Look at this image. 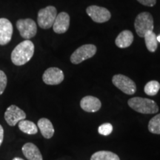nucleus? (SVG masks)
<instances>
[{
    "mask_svg": "<svg viewBox=\"0 0 160 160\" xmlns=\"http://www.w3.org/2000/svg\"><path fill=\"white\" fill-rule=\"evenodd\" d=\"M34 45L30 40H25L16 46L11 53V61L15 65L21 66L28 62L34 53Z\"/></svg>",
    "mask_w": 160,
    "mask_h": 160,
    "instance_id": "1",
    "label": "nucleus"
},
{
    "mask_svg": "<svg viewBox=\"0 0 160 160\" xmlns=\"http://www.w3.org/2000/svg\"><path fill=\"white\" fill-rule=\"evenodd\" d=\"M129 107L144 114H153L159 111V107L153 100L142 97L131 98L128 102Z\"/></svg>",
    "mask_w": 160,
    "mask_h": 160,
    "instance_id": "2",
    "label": "nucleus"
},
{
    "mask_svg": "<svg viewBox=\"0 0 160 160\" xmlns=\"http://www.w3.org/2000/svg\"><path fill=\"white\" fill-rule=\"evenodd\" d=\"M135 30L140 37H145V33L153 30V18L148 12H142L137 16L134 22Z\"/></svg>",
    "mask_w": 160,
    "mask_h": 160,
    "instance_id": "3",
    "label": "nucleus"
},
{
    "mask_svg": "<svg viewBox=\"0 0 160 160\" xmlns=\"http://www.w3.org/2000/svg\"><path fill=\"white\" fill-rule=\"evenodd\" d=\"M57 16V8L53 6H48L38 12L37 23L41 28L49 29L53 27Z\"/></svg>",
    "mask_w": 160,
    "mask_h": 160,
    "instance_id": "4",
    "label": "nucleus"
},
{
    "mask_svg": "<svg viewBox=\"0 0 160 160\" xmlns=\"http://www.w3.org/2000/svg\"><path fill=\"white\" fill-rule=\"evenodd\" d=\"M97 48L94 45L88 44L82 45L79 48L72 53L71 56V62L74 65H78L85 60L93 57L97 53Z\"/></svg>",
    "mask_w": 160,
    "mask_h": 160,
    "instance_id": "5",
    "label": "nucleus"
},
{
    "mask_svg": "<svg viewBox=\"0 0 160 160\" xmlns=\"http://www.w3.org/2000/svg\"><path fill=\"white\" fill-rule=\"evenodd\" d=\"M112 82L117 88L128 95L134 94L137 91V85L133 80L122 74L113 76Z\"/></svg>",
    "mask_w": 160,
    "mask_h": 160,
    "instance_id": "6",
    "label": "nucleus"
},
{
    "mask_svg": "<svg viewBox=\"0 0 160 160\" xmlns=\"http://www.w3.org/2000/svg\"><path fill=\"white\" fill-rule=\"evenodd\" d=\"M17 28L21 37L25 40H30L37 34V23L31 19H19L17 22Z\"/></svg>",
    "mask_w": 160,
    "mask_h": 160,
    "instance_id": "7",
    "label": "nucleus"
},
{
    "mask_svg": "<svg viewBox=\"0 0 160 160\" xmlns=\"http://www.w3.org/2000/svg\"><path fill=\"white\" fill-rule=\"evenodd\" d=\"M87 14L97 23H104L110 20L111 14L107 8L97 5H91L86 9Z\"/></svg>",
    "mask_w": 160,
    "mask_h": 160,
    "instance_id": "8",
    "label": "nucleus"
},
{
    "mask_svg": "<svg viewBox=\"0 0 160 160\" xmlns=\"http://www.w3.org/2000/svg\"><path fill=\"white\" fill-rule=\"evenodd\" d=\"M26 118L25 113L17 105H12L5 112V119L10 126H15Z\"/></svg>",
    "mask_w": 160,
    "mask_h": 160,
    "instance_id": "9",
    "label": "nucleus"
},
{
    "mask_svg": "<svg viewBox=\"0 0 160 160\" xmlns=\"http://www.w3.org/2000/svg\"><path fill=\"white\" fill-rule=\"evenodd\" d=\"M65 76L62 70L58 68H49L45 71L42 80L46 85H57L62 82Z\"/></svg>",
    "mask_w": 160,
    "mask_h": 160,
    "instance_id": "10",
    "label": "nucleus"
},
{
    "mask_svg": "<svg viewBox=\"0 0 160 160\" xmlns=\"http://www.w3.org/2000/svg\"><path fill=\"white\" fill-rule=\"evenodd\" d=\"M13 31L11 22L6 18H0V45H5L11 42Z\"/></svg>",
    "mask_w": 160,
    "mask_h": 160,
    "instance_id": "11",
    "label": "nucleus"
},
{
    "mask_svg": "<svg viewBox=\"0 0 160 160\" xmlns=\"http://www.w3.org/2000/svg\"><path fill=\"white\" fill-rule=\"evenodd\" d=\"M70 16L66 12H61L56 17L53 25V29L55 33L62 34L65 33L69 28Z\"/></svg>",
    "mask_w": 160,
    "mask_h": 160,
    "instance_id": "12",
    "label": "nucleus"
},
{
    "mask_svg": "<svg viewBox=\"0 0 160 160\" xmlns=\"http://www.w3.org/2000/svg\"><path fill=\"white\" fill-rule=\"evenodd\" d=\"M80 106L83 111L88 113H94L99 111L102 107L101 101L98 98L93 96H86L82 99Z\"/></svg>",
    "mask_w": 160,
    "mask_h": 160,
    "instance_id": "13",
    "label": "nucleus"
},
{
    "mask_svg": "<svg viewBox=\"0 0 160 160\" xmlns=\"http://www.w3.org/2000/svg\"><path fill=\"white\" fill-rule=\"evenodd\" d=\"M22 151L24 156L28 160H43L41 152L34 144L31 142L25 144L22 146Z\"/></svg>",
    "mask_w": 160,
    "mask_h": 160,
    "instance_id": "14",
    "label": "nucleus"
},
{
    "mask_svg": "<svg viewBox=\"0 0 160 160\" xmlns=\"http://www.w3.org/2000/svg\"><path fill=\"white\" fill-rule=\"evenodd\" d=\"M133 41V35L131 31L125 30L122 31L117 36L115 40V44L119 48H126L132 45Z\"/></svg>",
    "mask_w": 160,
    "mask_h": 160,
    "instance_id": "15",
    "label": "nucleus"
},
{
    "mask_svg": "<svg viewBox=\"0 0 160 160\" xmlns=\"http://www.w3.org/2000/svg\"><path fill=\"white\" fill-rule=\"evenodd\" d=\"M37 126L39 128L42 135L45 139H51L54 134V128L53 124L48 119L42 118L38 121Z\"/></svg>",
    "mask_w": 160,
    "mask_h": 160,
    "instance_id": "16",
    "label": "nucleus"
},
{
    "mask_svg": "<svg viewBox=\"0 0 160 160\" xmlns=\"http://www.w3.org/2000/svg\"><path fill=\"white\" fill-rule=\"evenodd\" d=\"M18 125H19L20 131H22L23 133H27V134L33 135L37 133L38 132V128L37 125H35V123H33L31 121H29V120H22L18 123Z\"/></svg>",
    "mask_w": 160,
    "mask_h": 160,
    "instance_id": "17",
    "label": "nucleus"
},
{
    "mask_svg": "<svg viewBox=\"0 0 160 160\" xmlns=\"http://www.w3.org/2000/svg\"><path fill=\"white\" fill-rule=\"evenodd\" d=\"M145 45L147 47V49L150 52H155L157 51L158 47V42L157 39V35L153 31H149L147 33H145Z\"/></svg>",
    "mask_w": 160,
    "mask_h": 160,
    "instance_id": "18",
    "label": "nucleus"
},
{
    "mask_svg": "<svg viewBox=\"0 0 160 160\" xmlns=\"http://www.w3.org/2000/svg\"><path fill=\"white\" fill-rule=\"evenodd\" d=\"M91 160H120L116 153L111 151H100L93 153Z\"/></svg>",
    "mask_w": 160,
    "mask_h": 160,
    "instance_id": "19",
    "label": "nucleus"
},
{
    "mask_svg": "<svg viewBox=\"0 0 160 160\" xmlns=\"http://www.w3.org/2000/svg\"><path fill=\"white\" fill-rule=\"evenodd\" d=\"M160 89V84L159 82L155 81H150L146 84L145 86V93L148 96H155L157 95Z\"/></svg>",
    "mask_w": 160,
    "mask_h": 160,
    "instance_id": "20",
    "label": "nucleus"
},
{
    "mask_svg": "<svg viewBox=\"0 0 160 160\" xmlns=\"http://www.w3.org/2000/svg\"><path fill=\"white\" fill-rule=\"evenodd\" d=\"M149 131L154 134H160V113L150 120L148 123Z\"/></svg>",
    "mask_w": 160,
    "mask_h": 160,
    "instance_id": "21",
    "label": "nucleus"
},
{
    "mask_svg": "<svg viewBox=\"0 0 160 160\" xmlns=\"http://www.w3.org/2000/svg\"><path fill=\"white\" fill-rule=\"evenodd\" d=\"M113 131V126L110 123H105L101 125L98 128L99 134L102 136H108Z\"/></svg>",
    "mask_w": 160,
    "mask_h": 160,
    "instance_id": "22",
    "label": "nucleus"
},
{
    "mask_svg": "<svg viewBox=\"0 0 160 160\" xmlns=\"http://www.w3.org/2000/svg\"><path fill=\"white\" fill-rule=\"evenodd\" d=\"M7 76L5 73V72L0 70V95H2L5 91L7 86Z\"/></svg>",
    "mask_w": 160,
    "mask_h": 160,
    "instance_id": "23",
    "label": "nucleus"
},
{
    "mask_svg": "<svg viewBox=\"0 0 160 160\" xmlns=\"http://www.w3.org/2000/svg\"><path fill=\"white\" fill-rule=\"evenodd\" d=\"M142 5L148 6V7H153L157 3V0H137Z\"/></svg>",
    "mask_w": 160,
    "mask_h": 160,
    "instance_id": "24",
    "label": "nucleus"
},
{
    "mask_svg": "<svg viewBox=\"0 0 160 160\" xmlns=\"http://www.w3.org/2000/svg\"><path fill=\"white\" fill-rule=\"evenodd\" d=\"M3 139H4V129L2 126L0 125V146H1L2 144Z\"/></svg>",
    "mask_w": 160,
    "mask_h": 160,
    "instance_id": "25",
    "label": "nucleus"
},
{
    "mask_svg": "<svg viewBox=\"0 0 160 160\" xmlns=\"http://www.w3.org/2000/svg\"><path fill=\"white\" fill-rule=\"evenodd\" d=\"M12 160H24V159H22V158H20V157H15V158H13Z\"/></svg>",
    "mask_w": 160,
    "mask_h": 160,
    "instance_id": "26",
    "label": "nucleus"
},
{
    "mask_svg": "<svg viewBox=\"0 0 160 160\" xmlns=\"http://www.w3.org/2000/svg\"><path fill=\"white\" fill-rule=\"evenodd\" d=\"M157 42H160V34L158 36V37H157Z\"/></svg>",
    "mask_w": 160,
    "mask_h": 160,
    "instance_id": "27",
    "label": "nucleus"
}]
</instances>
